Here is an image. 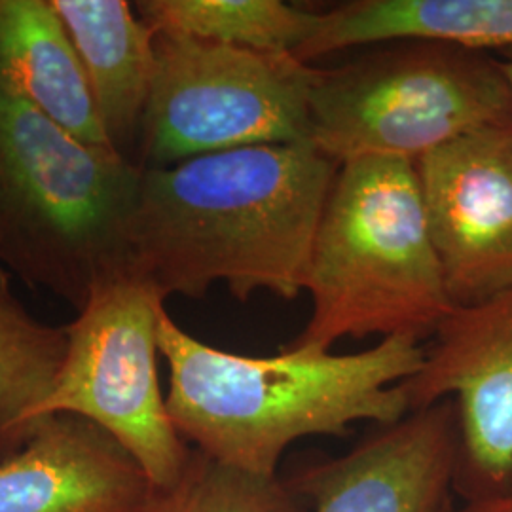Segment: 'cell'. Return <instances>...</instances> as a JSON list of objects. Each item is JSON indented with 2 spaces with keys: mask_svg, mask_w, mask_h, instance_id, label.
<instances>
[{
  "mask_svg": "<svg viewBox=\"0 0 512 512\" xmlns=\"http://www.w3.org/2000/svg\"><path fill=\"white\" fill-rule=\"evenodd\" d=\"M338 164L311 145H260L143 169L129 220V270L165 298L224 283L239 302L304 291Z\"/></svg>",
  "mask_w": 512,
  "mask_h": 512,
  "instance_id": "obj_1",
  "label": "cell"
},
{
  "mask_svg": "<svg viewBox=\"0 0 512 512\" xmlns=\"http://www.w3.org/2000/svg\"><path fill=\"white\" fill-rule=\"evenodd\" d=\"M169 368L167 414L179 437L217 463L277 476L296 440L344 437L355 421L387 425L410 408L404 380L425 361L414 338H385L359 353L285 348L251 357L213 348L167 313L158 327Z\"/></svg>",
  "mask_w": 512,
  "mask_h": 512,
  "instance_id": "obj_2",
  "label": "cell"
},
{
  "mask_svg": "<svg viewBox=\"0 0 512 512\" xmlns=\"http://www.w3.org/2000/svg\"><path fill=\"white\" fill-rule=\"evenodd\" d=\"M304 291L310 319L285 348L330 351L344 338L435 336L456 306L429 232L416 164L372 156L338 165Z\"/></svg>",
  "mask_w": 512,
  "mask_h": 512,
  "instance_id": "obj_3",
  "label": "cell"
},
{
  "mask_svg": "<svg viewBox=\"0 0 512 512\" xmlns=\"http://www.w3.org/2000/svg\"><path fill=\"white\" fill-rule=\"evenodd\" d=\"M141 175L0 90V264L82 310L129 270Z\"/></svg>",
  "mask_w": 512,
  "mask_h": 512,
  "instance_id": "obj_4",
  "label": "cell"
},
{
  "mask_svg": "<svg viewBox=\"0 0 512 512\" xmlns=\"http://www.w3.org/2000/svg\"><path fill=\"white\" fill-rule=\"evenodd\" d=\"M499 124H512V92L494 54L403 40L315 67L311 80L310 145L338 165L372 156L416 164Z\"/></svg>",
  "mask_w": 512,
  "mask_h": 512,
  "instance_id": "obj_5",
  "label": "cell"
},
{
  "mask_svg": "<svg viewBox=\"0 0 512 512\" xmlns=\"http://www.w3.org/2000/svg\"><path fill=\"white\" fill-rule=\"evenodd\" d=\"M154 50L141 169L236 148L310 145V63L167 33H156Z\"/></svg>",
  "mask_w": 512,
  "mask_h": 512,
  "instance_id": "obj_6",
  "label": "cell"
},
{
  "mask_svg": "<svg viewBox=\"0 0 512 512\" xmlns=\"http://www.w3.org/2000/svg\"><path fill=\"white\" fill-rule=\"evenodd\" d=\"M165 300L131 270L97 287L65 327V363L35 414L37 423L55 414L93 421L141 463L152 488L177 482L192 454L171 423L160 384Z\"/></svg>",
  "mask_w": 512,
  "mask_h": 512,
  "instance_id": "obj_7",
  "label": "cell"
},
{
  "mask_svg": "<svg viewBox=\"0 0 512 512\" xmlns=\"http://www.w3.org/2000/svg\"><path fill=\"white\" fill-rule=\"evenodd\" d=\"M446 291L456 308L512 287V124L486 126L416 162Z\"/></svg>",
  "mask_w": 512,
  "mask_h": 512,
  "instance_id": "obj_8",
  "label": "cell"
},
{
  "mask_svg": "<svg viewBox=\"0 0 512 512\" xmlns=\"http://www.w3.org/2000/svg\"><path fill=\"white\" fill-rule=\"evenodd\" d=\"M433 338L401 387L410 412L454 399L461 427L454 494L467 499L512 475V287L456 308Z\"/></svg>",
  "mask_w": 512,
  "mask_h": 512,
  "instance_id": "obj_9",
  "label": "cell"
},
{
  "mask_svg": "<svg viewBox=\"0 0 512 512\" xmlns=\"http://www.w3.org/2000/svg\"><path fill=\"white\" fill-rule=\"evenodd\" d=\"M459 456L458 406L444 399L376 425L348 454L285 478L311 512H450Z\"/></svg>",
  "mask_w": 512,
  "mask_h": 512,
  "instance_id": "obj_10",
  "label": "cell"
},
{
  "mask_svg": "<svg viewBox=\"0 0 512 512\" xmlns=\"http://www.w3.org/2000/svg\"><path fill=\"white\" fill-rule=\"evenodd\" d=\"M150 490L118 440L73 414L44 418L0 461V512H139Z\"/></svg>",
  "mask_w": 512,
  "mask_h": 512,
  "instance_id": "obj_11",
  "label": "cell"
},
{
  "mask_svg": "<svg viewBox=\"0 0 512 512\" xmlns=\"http://www.w3.org/2000/svg\"><path fill=\"white\" fill-rule=\"evenodd\" d=\"M52 4L84 67L109 147L135 162L156 73V31L126 0Z\"/></svg>",
  "mask_w": 512,
  "mask_h": 512,
  "instance_id": "obj_12",
  "label": "cell"
},
{
  "mask_svg": "<svg viewBox=\"0 0 512 512\" xmlns=\"http://www.w3.org/2000/svg\"><path fill=\"white\" fill-rule=\"evenodd\" d=\"M418 40L471 52H512V0H353L317 12L298 48L304 63L363 46Z\"/></svg>",
  "mask_w": 512,
  "mask_h": 512,
  "instance_id": "obj_13",
  "label": "cell"
},
{
  "mask_svg": "<svg viewBox=\"0 0 512 512\" xmlns=\"http://www.w3.org/2000/svg\"><path fill=\"white\" fill-rule=\"evenodd\" d=\"M0 90L80 141L110 148L84 67L52 0H0Z\"/></svg>",
  "mask_w": 512,
  "mask_h": 512,
  "instance_id": "obj_14",
  "label": "cell"
},
{
  "mask_svg": "<svg viewBox=\"0 0 512 512\" xmlns=\"http://www.w3.org/2000/svg\"><path fill=\"white\" fill-rule=\"evenodd\" d=\"M65 327L40 323L25 310L6 279L0 281V461L19 452L37 429L40 404L65 363Z\"/></svg>",
  "mask_w": 512,
  "mask_h": 512,
  "instance_id": "obj_15",
  "label": "cell"
},
{
  "mask_svg": "<svg viewBox=\"0 0 512 512\" xmlns=\"http://www.w3.org/2000/svg\"><path fill=\"white\" fill-rule=\"evenodd\" d=\"M133 6L156 33L279 54H296L317 16L281 0H141Z\"/></svg>",
  "mask_w": 512,
  "mask_h": 512,
  "instance_id": "obj_16",
  "label": "cell"
},
{
  "mask_svg": "<svg viewBox=\"0 0 512 512\" xmlns=\"http://www.w3.org/2000/svg\"><path fill=\"white\" fill-rule=\"evenodd\" d=\"M139 512H311L285 476H256L192 450L183 473L152 488Z\"/></svg>",
  "mask_w": 512,
  "mask_h": 512,
  "instance_id": "obj_17",
  "label": "cell"
},
{
  "mask_svg": "<svg viewBox=\"0 0 512 512\" xmlns=\"http://www.w3.org/2000/svg\"><path fill=\"white\" fill-rule=\"evenodd\" d=\"M452 512H512V475L494 490L461 499Z\"/></svg>",
  "mask_w": 512,
  "mask_h": 512,
  "instance_id": "obj_18",
  "label": "cell"
},
{
  "mask_svg": "<svg viewBox=\"0 0 512 512\" xmlns=\"http://www.w3.org/2000/svg\"><path fill=\"white\" fill-rule=\"evenodd\" d=\"M501 67H503V73H505V78H507L512 92V54L507 55L505 59H501Z\"/></svg>",
  "mask_w": 512,
  "mask_h": 512,
  "instance_id": "obj_19",
  "label": "cell"
},
{
  "mask_svg": "<svg viewBox=\"0 0 512 512\" xmlns=\"http://www.w3.org/2000/svg\"><path fill=\"white\" fill-rule=\"evenodd\" d=\"M4 277H6V274H4V272H2V270H0V279H4Z\"/></svg>",
  "mask_w": 512,
  "mask_h": 512,
  "instance_id": "obj_20",
  "label": "cell"
},
{
  "mask_svg": "<svg viewBox=\"0 0 512 512\" xmlns=\"http://www.w3.org/2000/svg\"><path fill=\"white\" fill-rule=\"evenodd\" d=\"M454 507H456V505H454ZM452 511H454V509H452ZM452 511H450V512H452Z\"/></svg>",
  "mask_w": 512,
  "mask_h": 512,
  "instance_id": "obj_21",
  "label": "cell"
}]
</instances>
